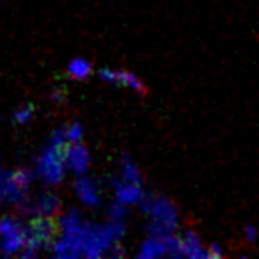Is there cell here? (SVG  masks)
<instances>
[{
    "label": "cell",
    "mask_w": 259,
    "mask_h": 259,
    "mask_svg": "<svg viewBox=\"0 0 259 259\" xmlns=\"http://www.w3.org/2000/svg\"><path fill=\"white\" fill-rule=\"evenodd\" d=\"M126 204H122L121 201H115L114 204L110 206V209H108V213H110V219L115 220V222H122L124 220V215H126Z\"/></svg>",
    "instance_id": "13"
},
{
    "label": "cell",
    "mask_w": 259,
    "mask_h": 259,
    "mask_svg": "<svg viewBox=\"0 0 259 259\" xmlns=\"http://www.w3.org/2000/svg\"><path fill=\"white\" fill-rule=\"evenodd\" d=\"M27 245V226L13 217L0 219V252L6 255L22 254Z\"/></svg>",
    "instance_id": "2"
},
{
    "label": "cell",
    "mask_w": 259,
    "mask_h": 259,
    "mask_svg": "<svg viewBox=\"0 0 259 259\" xmlns=\"http://www.w3.org/2000/svg\"><path fill=\"white\" fill-rule=\"evenodd\" d=\"M62 160H64L66 167L71 169L73 172L80 174H85L87 169H89V163H91V158H89V151L85 149V146L80 142H69L64 149H62Z\"/></svg>",
    "instance_id": "4"
},
{
    "label": "cell",
    "mask_w": 259,
    "mask_h": 259,
    "mask_svg": "<svg viewBox=\"0 0 259 259\" xmlns=\"http://www.w3.org/2000/svg\"><path fill=\"white\" fill-rule=\"evenodd\" d=\"M114 190H115V201H121L122 204H141L144 199V190H142L141 183H134V181L119 180L114 181Z\"/></svg>",
    "instance_id": "6"
},
{
    "label": "cell",
    "mask_w": 259,
    "mask_h": 259,
    "mask_svg": "<svg viewBox=\"0 0 259 259\" xmlns=\"http://www.w3.org/2000/svg\"><path fill=\"white\" fill-rule=\"evenodd\" d=\"M91 71H93L91 62H87L85 59H80V57L73 59L68 66V75L71 76V78H76V80H85L87 76L91 75Z\"/></svg>",
    "instance_id": "10"
},
{
    "label": "cell",
    "mask_w": 259,
    "mask_h": 259,
    "mask_svg": "<svg viewBox=\"0 0 259 259\" xmlns=\"http://www.w3.org/2000/svg\"><path fill=\"white\" fill-rule=\"evenodd\" d=\"M76 195L80 197V201L85 202L87 206H96L100 202V194H98V187L94 185V181H91L89 178H85L83 174H80V178L75 183Z\"/></svg>",
    "instance_id": "7"
},
{
    "label": "cell",
    "mask_w": 259,
    "mask_h": 259,
    "mask_svg": "<svg viewBox=\"0 0 259 259\" xmlns=\"http://www.w3.org/2000/svg\"><path fill=\"white\" fill-rule=\"evenodd\" d=\"M141 206L151 217V224L148 226L151 236H167L176 231L180 217L174 202L160 195H144Z\"/></svg>",
    "instance_id": "1"
},
{
    "label": "cell",
    "mask_w": 259,
    "mask_h": 259,
    "mask_svg": "<svg viewBox=\"0 0 259 259\" xmlns=\"http://www.w3.org/2000/svg\"><path fill=\"white\" fill-rule=\"evenodd\" d=\"M64 169L66 163L62 160V156L59 155L57 149H54L52 146H48L43 153H41L39 160H37V176L48 185H57L64 178Z\"/></svg>",
    "instance_id": "3"
},
{
    "label": "cell",
    "mask_w": 259,
    "mask_h": 259,
    "mask_svg": "<svg viewBox=\"0 0 259 259\" xmlns=\"http://www.w3.org/2000/svg\"><path fill=\"white\" fill-rule=\"evenodd\" d=\"M34 115V107L32 105H27V107L20 108L15 114V122H20V124H25L27 121H30Z\"/></svg>",
    "instance_id": "14"
},
{
    "label": "cell",
    "mask_w": 259,
    "mask_h": 259,
    "mask_svg": "<svg viewBox=\"0 0 259 259\" xmlns=\"http://www.w3.org/2000/svg\"><path fill=\"white\" fill-rule=\"evenodd\" d=\"M245 236H247L248 240L254 241V238H255V229H254V227H247V229H245Z\"/></svg>",
    "instance_id": "15"
},
{
    "label": "cell",
    "mask_w": 259,
    "mask_h": 259,
    "mask_svg": "<svg viewBox=\"0 0 259 259\" xmlns=\"http://www.w3.org/2000/svg\"><path fill=\"white\" fill-rule=\"evenodd\" d=\"M2 176H4V170H2V169H0V178H2Z\"/></svg>",
    "instance_id": "16"
},
{
    "label": "cell",
    "mask_w": 259,
    "mask_h": 259,
    "mask_svg": "<svg viewBox=\"0 0 259 259\" xmlns=\"http://www.w3.org/2000/svg\"><path fill=\"white\" fill-rule=\"evenodd\" d=\"M181 245H183V257H209L208 250L202 248L201 240L195 234V231H185L181 236Z\"/></svg>",
    "instance_id": "8"
},
{
    "label": "cell",
    "mask_w": 259,
    "mask_h": 259,
    "mask_svg": "<svg viewBox=\"0 0 259 259\" xmlns=\"http://www.w3.org/2000/svg\"><path fill=\"white\" fill-rule=\"evenodd\" d=\"M66 135H68L69 142H80L83 135V128L80 122H73V124L66 126Z\"/></svg>",
    "instance_id": "12"
},
{
    "label": "cell",
    "mask_w": 259,
    "mask_h": 259,
    "mask_svg": "<svg viewBox=\"0 0 259 259\" xmlns=\"http://www.w3.org/2000/svg\"><path fill=\"white\" fill-rule=\"evenodd\" d=\"M121 174H122V180L126 181H134V183H142V178L141 172H139L137 165L130 158L122 160V165H121Z\"/></svg>",
    "instance_id": "11"
},
{
    "label": "cell",
    "mask_w": 259,
    "mask_h": 259,
    "mask_svg": "<svg viewBox=\"0 0 259 259\" xmlns=\"http://www.w3.org/2000/svg\"><path fill=\"white\" fill-rule=\"evenodd\" d=\"M101 80L108 82L110 85H117V87H126L130 91H135V93L142 94L144 96L148 93L146 85L142 83V80L139 78L137 75L134 73H128V71H122V69H101L100 71Z\"/></svg>",
    "instance_id": "5"
},
{
    "label": "cell",
    "mask_w": 259,
    "mask_h": 259,
    "mask_svg": "<svg viewBox=\"0 0 259 259\" xmlns=\"http://www.w3.org/2000/svg\"><path fill=\"white\" fill-rule=\"evenodd\" d=\"M141 257H160V255H167V243L165 236H151L149 240L144 241V245L141 247L139 252Z\"/></svg>",
    "instance_id": "9"
}]
</instances>
